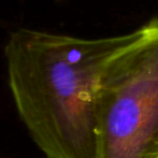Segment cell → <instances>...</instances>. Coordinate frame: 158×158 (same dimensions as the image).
Instances as JSON below:
<instances>
[{
	"mask_svg": "<svg viewBox=\"0 0 158 158\" xmlns=\"http://www.w3.org/2000/svg\"><path fill=\"white\" fill-rule=\"evenodd\" d=\"M132 33L99 39L33 29L10 35L4 55L11 94L45 158H98L100 83Z\"/></svg>",
	"mask_w": 158,
	"mask_h": 158,
	"instance_id": "cell-1",
	"label": "cell"
},
{
	"mask_svg": "<svg viewBox=\"0 0 158 158\" xmlns=\"http://www.w3.org/2000/svg\"><path fill=\"white\" fill-rule=\"evenodd\" d=\"M98 158H158V16L110 59L97 101Z\"/></svg>",
	"mask_w": 158,
	"mask_h": 158,
	"instance_id": "cell-2",
	"label": "cell"
}]
</instances>
